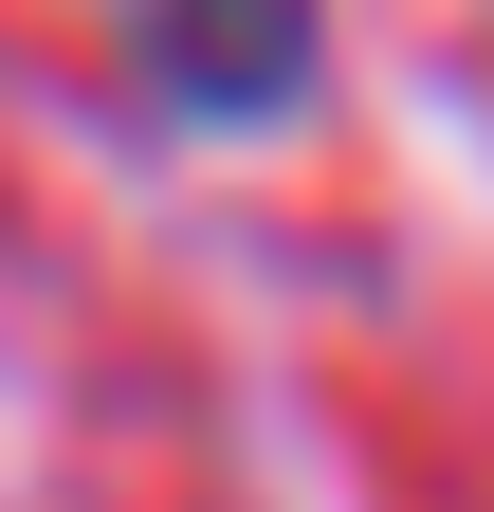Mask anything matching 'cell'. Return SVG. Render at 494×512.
Here are the masks:
<instances>
[{"instance_id": "1", "label": "cell", "mask_w": 494, "mask_h": 512, "mask_svg": "<svg viewBox=\"0 0 494 512\" xmlns=\"http://www.w3.org/2000/svg\"><path fill=\"white\" fill-rule=\"evenodd\" d=\"M147 74H165L183 110H293L312 0H147Z\"/></svg>"}]
</instances>
